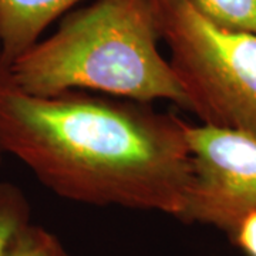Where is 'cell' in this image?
I'll use <instances>...</instances> for the list:
<instances>
[{"instance_id": "6da1fadb", "label": "cell", "mask_w": 256, "mask_h": 256, "mask_svg": "<svg viewBox=\"0 0 256 256\" xmlns=\"http://www.w3.org/2000/svg\"><path fill=\"white\" fill-rule=\"evenodd\" d=\"M184 120L86 92L33 96L0 72V148L50 191L181 220L192 178Z\"/></svg>"}, {"instance_id": "7a4b0ae2", "label": "cell", "mask_w": 256, "mask_h": 256, "mask_svg": "<svg viewBox=\"0 0 256 256\" xmlns=\"http://www.w3.org/2000/svg\"><path fill=\"white\" fill-rule=\"evenodd\" d=\"M160 42L154 0H94L67 13L53 34L3 73L33 96L97 92L142 104L166 100L186 110V96Z\"/></svg>"}, {"instance_id": "3957f363", "label": "cell", "mask_w": 256, "mask_h": 256, "mask_svg": "<svg viewBox=\"0 0 256 256\" xmlns=\"http://www.w3.org/2000/svg\"><path fill=\"white\" fill-rule=\"evenodd\" d=\"M170 63L202 126L256 138V36L222 28L191 0H154Z\"/></svg>"}, {"instance_id": "277c9868", "label": "cell", "mask_w": 256, "mask_h": 256, "mask_svg": "<svg viewBox=\"0 0 256 256\" xmlns=\"http://www.w3.org/2000/svg\"><path fill=\"white\" fill-rule=\"evenodd\" d=\"M192 178L181 220L204 224L232 236L256 214V138L210 127L186 126Z\"/></svg>"}, {"instance_id": "5b68a950", "label": "cell", "mask_w": 256, "mask_h": 256, "mask_svg": "<svg viewBox=\"0 0 256 256\" xmlns=\"http://www.w3.org/2000/svg\"><path fill=\"white\" fill-rule=\"evenodd\" d=\"M82 0H0V63L6 70Z\"/></svg>"}, {"instance_id": "8992f818", "label": "cell", "mask_w": 256, "mask_h": 256, "mask_svg": "<svg viewBox=\"0 0 256 256\" xmlns=\"http://www.w3.org/2000/svg\"><path fill=\"white\" fill-rule=\"evenodd\" d=\"M192 4L222 28L256 36V0H191Z\"/></svg>"}, {"instance_id": "52a82bcc", "label": "cell", "mask_w": 256, "mask_h": 256, "mask_svg": "<svg viewBox=\"0 0 256 256\" xmlns=\"http://www.w3.org/2000/svg\"><path fill=\"white\" fill-rule=\"evenodd\" d=\"M28 205L23 192L12 184H0V256H8L18 229L28 222Z\"/></svg>"}, {"instance_id": "ba28073f", "label": "cell", "mask_w": 256, "mask_h": 256, "mask_svg": "<svg viewBox=\"0 0 256 256\" xmlns=\"http://www.w3.org/2000/svg\"><path fill=\"white\" fill-rule=\"evenodd\" d=\"M8 256H70L52 232L32 225H22L10 242Z\"/></svg>"}, {"instance_id": "9c48e42d", "label": "cell", "mask_w": 256, "mask_h": 256, "mask_svg": "<svg viewBox=\"0 0 256 256\" xmlns=\"http://www.w3.org/2000/svg\"><path fill=\"white\" fill-rule=\"evenodd\" d=\"M232 239L248 256H256V214H250L240 222Z\"/></svg>"}, {"instance_id": "30bf717a", "label": "cell", "mask_w": 256, "mask_h": 256, "mask_svg": "<svg viewBox=\"0 0 256 256\" xmlns=\"http://www.w3.org/2000/svg\"><path fill=\"white\" fill-rule=\"evenodd\" d=\"M0 72H2V63H0ZM4 156V152L2 151V148H0V164H2V158Z\"/></svg>"}]
</instances>
